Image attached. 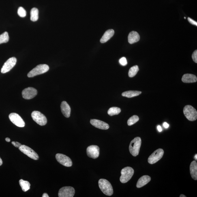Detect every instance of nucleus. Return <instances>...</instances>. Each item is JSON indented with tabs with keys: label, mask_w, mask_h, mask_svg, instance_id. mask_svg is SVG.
I'll return each mask as SVG.
<instances>
[{
	"label": "nucleus",
	"mask_w": 197,
	"mask_h": 197,
	"mask_svg": "<svg viewBox=\"0 0 197 197\" xmlns=\"http://www.w3.org/2000/svg\"><path fill=\"white\" fill-rule=\"evenodd\" d=\"M99 188L105 195L111 196L113 194V189L111 183L107 180L100 179L98 182Z\"/></svg>",
	"instance_id": "f257e3e1"
},
{
	"label": "nucleus",
	"mask_w": 197,
	"mask_h": 197,
	"mask_svg": "<svg viewBox=\"0 0 197 197\" xmlns=\"http://www.w3.org/2000/svg\"><path fill=\"white\" fill-rule=\"evenodd\" d=\"M141 144V140L139 137H137L131 142L129 149L133 156L136 157L138 155Z\"/></svg>",
	"instance_id": "f03ea898"
},
{
	"label": "nucleus",
	"mask_w": 197,
	"mask_h": 197,
	"mask_svg": "<svg viewBox=\"0 0 197 197\" xmlns=\"http://www.w3.org/2000/svg\"><path fill=\"white\" fill-rule=\"evenodd\" d=\"M183 112L186 118L189 121H194L197 119V111L191 105L185 106L184 108Z\"/></svg>",
	"instance_id": "7ed1b4c3"
},
{
	"label": "nucleus",
	"mask_w": 197,
	"mask_h": 197,
	"mask_svg": "<svg viewBox=\"0 0 197 197\" xmlns=\"http://www.w3.org/2000/svg\"><path fill=\"white\" fill-rule=\"evenodd\" d=\"M49 67L47 65H39L28 73L27 76L29 78L34 77L38 75L46 73L49 70Z\"/></svg>",
	"instance_id": "20e7f679"
},
{
	"label": "nucleus",
	"mask_w": 197,
	"mask_h": 197,
	"mask_svg": "<svg viewBox=\"0 0 197 197\" xmlns=\"http://www.w3.org/2000/svg\"><path fill=\"white\" fill-rule=\"evenodd\" d=\"M134 173V170L130 167H126L123 169L121 171V176L120 181L122 183H126L130 181Z\"/></svg>",
	"instance_id": "39448f33"
},
{
	"label": "nucleus",
	"mask_w": 197,
	"mask_h": 197,
	"mask_svg": "<svg viewBox=\"0 0 197 197\" xmlns=\"http://www.w3.org/2000/svg\"><path fill=\"white\" fill-rule=\"evenodd\" d=\"M31 117L35 122L42 126L46 125L47 120L44 114L38 111H34L32 112Z\"/></svg>",
	"instance_id": "423d86ee"
},
{
	"label": "nucleus",
	"mask_w": 197,
	"mask_h": 197,
	"mask_svg": "<svg viewBox=\"0 0 197 197\" xmlns=\"http://www.w3.org/2000/svg\"><path fill=\"white\" fill-rule=\"evenodd\" d=\"M164 154V151L162 149H157L148 158V162L151 164H155L162 158Z\"/></svg>",
	"instance_id": "0eeeda50"
},
{
	"label": "nucleus",
	"mask_w": 197,
	"mask_h": 197,
	"mask_svg": "<svg viewBox=\"0 0 197 197\" xmlns=\"http://www.w3.org/2000/svg\"><path fill=\"white\" fill-rule=\"evenodd\" d=\"M20 151L31 159L37 160L39 158L38 155L31 148L25 145H21L19 148Z\"/></svg>",
	"instance_id": "6e6552de"
},
{
	"label": "nucleus",
	"mask_w": 197,
	"mask_h": 197,
	"mask_svg": "<svg viewBox=\"0 0 197 197\" xmlns=\"http://www.w3.org/2000/svg\"><path fill=\"white\" fill-rule=\"evenodd\" d=\"M17 61L15 57L10 58L4 63L1 69V72L2 74L8 72L16 65Z\"/></svg>",
	"instance_id": "1a4fd4ad"
},
{
	"label": "nucleus",
	"mask_w": 197,
	"mask_h": 197,
	"mask_svg": "<svg viewBox=\"0 0 197 197\" xmlns=\"http://www.w3.org/2000/svg\"><path fill=\"white\" fill-rule=\"evenodd\" d=\"M10 121L17 126L23 127L25 126V122L22 118L16 113H11L9 115Z\"/></svg>",
	"instance_id": "9d476101"
},
{
	"label": "nucleus",
	"mask_w": 197,
	"mask_h": 197,
	"mask_svg": "<svg viewBox=\"0 0 197 197\" xmlns=\"http://www.w3.org/2000/svg\"><path fill=\"white\" fill-rule=\"evenodd\" d=\"M56 158L60 164L66 167H71L72 166V162L70 158L65 155L62 154L58 153L56 155Z\"/></svg>",
	"instance_id": "9b49d317"
},
{
	"label": "nucleus",
	"mask_w": 197,
	"mask_h": 197,
	"mask_svg": "<svg viewBox=\"0 0 197 197\" xmlns=\"http://www.w3.org/2000/svg\"><path fill=\"white\" fill-rule=\"evenodd\" d=\"M75 190L71 187H64L60 189L58 193L59 197H73L74 196Z\"/></svg>",
	"instance_id": "f8f14e48"
},
{
	"label": "nucleus",
	"mask_w": 197,
	"mask_h": 197,
	"mask_svg": "<svg viewBox=\"0 0 197 197\" xmlns=\"http://www.w3.org/2000/svg\"><path fill=\"white\" fill-rule=\"evenodd\" d=\"M37 94V90L33 87H28L23 90L22 95L23 98L29 100L36 96Z\"/></svg>",
	"instance_id": "ddd939ff"
},
{
	"label": "nucleus",
	"mask_w": 197,
	"mask_h": 197,
	"mask_svg": "<svg viewBox=\"0 0 197 197\" xmlns=\"http://www.w3.org/2000/svg\"><path fill=\"white\" fill-rule=\"evenodd\" d=\"M100 149L97 145H91L87 148V153L88 156L93 159H97L99 155Z\"/></svg>",
	"instance_id": "4468645a"
},
{
	"label": "nucleus",
	"mask_w": 197,
	"mask_h": 197,
	"mask_svg": "<svg viewBox=\"0 0 197 197\" xmlns=\"http://www.w3.org/2000/svg\"><path fill=\"white\" fill-rule=\"evenodd\" d=\"M90 123L93 126L96 128L102 129V130H107L109 128V126L104 122L100 120L93 119L90 121Z\"/></svg>",
	"instance_id": "2eb2a0df"
},
{
	"label": "nucleus",
	"mask_w": 197,
	"mask_h": 197,
	"mask_svg": "<svg viewBox=\"0 0 197 197\" xmlns=\"http://www.w3.org/2000/svg\"><path fill=\"white\" fill-rule=\"evenodd\" d=\"M61 109L63 115L65 117L68 118L70 117L71 109L69 105L65 101H63L61 105Z\"/></svg>",
	"instance_id": "dca6fc26"
},
{
	"label": "nucleus",
	"mask_w": 197,
	"mask_h": 197,
	"mask_svg": "<svg viewBox=\"0 0 197 197\" xmlns=\"http://www.w3.org/2000/svg\"><path fill=\"white\" fill-rule=\"evenodd\" d=\"M151 181V177L148 175H144L140 178L137 183V187L140 188L147 184Z\"/></svg>",
	"instance_id": "f3484780"
},
{
	"label": "nucleus",
	"mask_w": 197,
	"mask_h": 197,
	"mask_svg": "<svg viewBox=\"0 0 197 197\" xmlns=\"http://www.w3.org/2000/svg\"><path fill=\"white\" fill-rule=\"evenodd\" d=\"M182 81L184 83H193L197 82V78L194 75L185 74L183 76Z\"/></svg>",
	"instance_id": "a211bd4d"
},
{
	"label": "nucleus",
	"mask_w": 197,
	"mask_h": 197,
	"mask_svg": "<svg viewBox=\"0 0 197 197\" xmlns=\"http://www.w3.org/2000/svg\"><path fill=\"white\" fill-rule=\"evenodd\" d=\"M128 38L129 42L130 44H133L140 40V36L137 32L132 31L129 33Z\"/></svg>",
	"instance_id": "6ab92c4d"
},
{
	"label": "nucleus",
	"mask_w": 197,
	"mask_h": 197,
	"mask_svg": "<svg viewBox=\"0 0 197 197\" xmlns=\"http://www.w3.org/2000/svg\"><path fill=\"white\" fill-rule=\"evenodd\" d=\"M114 31L113 29H110L104 33V35L101 38L100 42L102 43L106 42L113 36Z\"/></svg>",
	"instance_id": "aec40b11"
},
{
	"label": "nucleus",
	"mask_w": 197,
	"mask_h": 197,
	"mask_svg": "<svg viewBox=\"0 0 197 197\" xmlns=\"http://www.w3.org/2000/svg\"><path fill=\"white\" fill-rule=\"evenodd\" d=\"M190 173L193 179L197 180V164L196 161H193L190 166Z\"/></svg>",
	"instance_id": "412c9836"
},
{
	"label": "nucleus",
	"mask_w": 197,
	"mask_h": 197,
	"mask_svg": "<svg viewBox=\"0 0 197 197\" xmlns=\"http://www.w3.org/2000/svg\"><path fill=\"white\" fill-rule=\"evenodd\" d=\"M141 93V91H129L123 92L122 95L123 97L131 98V97L138 96Z\"/></svg>",
	"instance_id": "4be33fe9"
},
{
	"label": "nucleus",
	"mask_w": 197,
	"mask_h": 197,
	"mask_svg": "<svg viewBox=\"0 0 197 197\" xmlns=\"http://www.w3.org/2000/svg\"><path fill=\"white\" fill-rule=\"evenodd\" d=\"M19 184L20 186L21 187L22 190L24 192H26V191L29 190L30 189L31 184L28 181H25L23 180L20 179L19 181Z\"/></svg>",
	"instance_id": "5701e85b"
},
{
	"label": "nucleus",
	"mask_w": 197,
	"mask_h": 197,
	"mask_svg": "<svg viewBox=\"0 0 197 197\" xmlns=\"http://www.w3.org/2000/svg\"><path fill=\"white\" fill-rule=\"evenodd\" d=\"M38 10L36 8L32 9L31 12V20L32 21L35 22L38 19Z\"/></svg>",
	"instance_id": "b1692460"
},
{
	"label": "nucleus",
	"mask_w": 197,
	"mask_h": 197,
	"mask_svg": "<svg viewBox=\"0 0 197 197\" xmlns=\"http://www.w3.org/2000/svg\"><path fill=\"white\" fill-rule=\"evenodd\" d=\"M121 112V109L117 107H112L108 110V114L110 116L117 115Z\"/></svg>",
	"instance_id": "393cba45"
},
{
	"label": "nucleus",
	"mask_w": 197,
	"mask_h": 197,
	"mask_svg": "<svg viewBox=\"0 0 197 197\" xmlns=\"http://www.w3.org/2000/svg\"><path fill=\"white\" fill-rule=\"evenodd\" d=\"M139 71V68L137 65L131 67L129 71L128 74L129 77H134L137 74Z\"/></svg>",
	"instance_id": "a878e982"
},
{
	"label": "nucleus",
	"mask_w": 197,
	"mask_h": 197,
	"mask_svg": "<svg viewBox=\"0 0 197 197\" xmlns=\"http://www.w3.org/2000/svg\"><path fill=\"white\" fill-rule=\"evenodd\" d=\"M9 39L8 33L5 31L0 35V44L8 42Z\"/></svg>",
	"instance_id": "bb28decb"
},
{
	"label": "nucleus",
	"mask_w": 197,
	"mask_h": 197,
	"mask_svg": "<svg viewBox=\"0 0 197 197\" xmlns=\"http://www.w3.org/2000/svg\"><path fill=\"white\" fill-rule=\"evenodd\" d=\"M139 120V118L137 115H133L130 117L128 121H127V124L129 126L134 124Z\"/></svg>",
	"instance_id": "cd10ccee"
},
{
	"label": "nucleus",
	"mask_w": 197,
	"mask_h": 197,
	"mask_svg": "<svg viewBox=\"0 0 197 197\" xmlns=\"http://www.w3.org/2000/svg\"><path fill=\"white\" fill-rule=\"evenodd\" d=\"M18 14L21 17H25L26 16V12L23 7H20L18 9Z\"/></svg>",
	"instance_id": "c85d7f7f"
},
{
	"label": "nucleus",
	"mask_w": 197,
	"mask_h": 197,
	"mask_svg": "<svg viewBox=\"0 0 197 197\" xmlns=\"http://www.w3.org/2000/svg\"><path fill=\"white\" fill-rule=\"evenodd\" d=\"M119 62L122 65L126 66L127 64V62L126 58L125 57H123L119 60Z\"/></svg>",
	"instance_id": "c756f323"
},
{
	"label": "nucleus",
	"mask_w": 197,
	"mask_h": 197,
	"mask_svg": "<svg viewBox=\"0 0 197 197\" xmlns=\"http://www.w3.org/2000/svg\"><path fill=\"white\" fill-rule=\"evenodd\" d=\"M192 59L195 63H197V50H196L192 54Z\"/></svg>",
	"instance_id": "7c9ffc66"
},
{
	"label": "nucleus",
	"mask_w": 197,
	"mask_h": 197,
	"mask_svg": "<svg viewBox=\"0 0 197 197\" xmlns=\"http://www.w3.org/2000/svg\"><path fill=\"white\" fill-rule=\"evenodd\" d=\"M188 21L189 23L192 24V25L197 26V22L195 21L194 20H192V19L188 17Z\"/></svg>",
	"instance_id": "2f4dec72"
},
{
	"label": "nucleus",
	"mask_w": 197,
	"mask_h": 197,
	"mask_svg": "<svg viewBox=\"0 0 197 197\" xmlns=\"http://www.w3.org/2000/svg\"><path fill=\"white\" fill-rule=\"evenodd\" d=\"M12 144L15 147L18 148H19L21 146V144L18 142H12Z\"/></svg>",
	"instance_id": "473e14b6"
},
{
	"label": "nucleus",
	"mask_w": 197,
	"mask_h": 197,
	"mask_svg": "<svg viewBox=\"0 0 197 197\" xmlns=\"http://www.w3.org/2000/svg\"><path fill=\"white\" fill-rule=\"evenodd\" d=\"M163 126L165 128L167 129L169 127V125L167 123L165 122L163 123Z\"/></svg>",
	"instance_id": "72a5a7b5"
},
{
	"label": "nucleus",
	"mask_w": 197,
	"mask_h": 197,
	"mask_svg": "<svg viewBox=\"0 0 197 197\" xmlns=\"http://www.w3.org/2000/svg\"><path fill=\"white\" fill-rule=\"evenodd\" d=\"M157 130H158L159 132H160L162 131V127L160 126L159 125L157 126Z\"/></svg>",
	"instance_id": "f704fd0d"
},
{
	"label": "nucleus",
	"mask_w": 197,
	"mask_h": 197,
	"mask_svg": "<svg viewBox=\"0 0 197 197\" xmlns=\"http://www.w3.org/2000/svg\"><path fill=\"white\" fill-rule=\"evenodd\" d=\"M42 197H49V196H48V195L47 194H46V193H45L43 194Z\"/></svg>",
	"instance_id": "c9c22d12"
},
{
	"label": "nucleus",
	"mask_w": 197,
	"mask_h": 197,
	"mask_svg": "<svg viewBox=\"0 0 197 197\" xmlns=\"http://www.w3.org/2000/svg\"><path fill=\"white\" fill-rule=\"evenodd\" d=\"M5 140L7 142H10V139L9 138H5Z\"/></svg>",
	"instance_id": "e433bc0d"
},
{
	"label": "nucleus",
	"mask_w": 197,
	"mask_h": 197,
	"mask_svg": "<svg viewBox=\"0 0 197 197\" xmlns=\"http://www.w3.org/2000/svg\"><path fill=\"white\" fill-rule=\"evenodd\" d=\"M3 164V161L2 160V159H1V158L0 157V166H1Z\"/></svg>",
	"instance_id": "4c0bfd02"
},
{
	"label": "nucleus",
	"mask_w": 197,
	"mask_h": 197,
	"mask_svg": "<svg viewBox=\"0 0 197 197\" xmlns=\"http://www.w3.org/2000/svg\"><path fill=\"white\" fill-rule=\"evenodd\" d=\"M180 197H186V196L185 195H184L181 194V195H180Z\"/></svg>",
	"instance_id": "58836bf2"
},
{
	"label": "nucleus",
	"mask_w": 197,
	"mask_h": 197,
	"mask_svg": "<svg viewBox=\"0 0 197 197\" xmlns=\"http://www.w3.org/2000/svg\"><path fill=\"white\" fill-rule=\"evenodd\" d=\"M195 159H196V160H197V154H196V155H195Z\"/></svg>",
	"instance_id": "ea45409f"
},
{
	"label": "nucleus",
	"mask_w": 197,
	"mask_h": 197,
	"mask_svg": "<svg viewBox=\"0 0 197 197\" xmlns=\"http://www.w3.org/2000/svg\"><path fill=\"white\" fill-rule=\"evenodd\" d=\"M184 18H185V19H186V17H184Z\"/></svg>",
	"instance_id": "a19ab883"
}]
</instances>
